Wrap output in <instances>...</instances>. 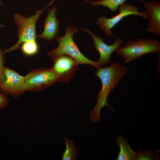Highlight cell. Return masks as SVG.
Masks as SVG:
<instances>
[{
	"label": "cell",
	"mask_w": 160,
	"mask_h": 160,
	"mask_svg": "<svg viewBox=\"0 0 160 160\" xmlns=\"http://www.w3.org/2000/svg\"><path fill=\"white\" fill-rule=\"evenodd\" d=\"M63 139L65 143L66 150L62 155V160H76L78 157L77 149L74 145V142L73 140L64 137Z\"/></svg>",
	"instance_id": "5bb4252c"
},
{
	"label": "cell",
	"mask_w": 160,
	"mask_h": 160,
	"mask_svg": "<svg viewBox=\"0 0 160 160\" xmlns=\"http://www.w3.org/2000/svg\"><path fill=\"white\" fill-rule=\"evenodd\" d=\"M21 50L23 53L28 56L36 54L38 52V46L36 40H32L22 43Z\"/></svg>",
	"instance_id": "9a60e30c"
},
{
	"label": "cell",
	"mask_w": 160,
	"mask_h": 160,
	"mask_svg": "<svg viewBox=\"0 0 160 160\" xmlns=\"http://www.w3.org/2000/svg\"><path fill=\"white\" fill-rule=\"evenodd\" d=\"M87 1L90 4L94 6H102L107 7L113 12H117L119 6L122 4L127 0H101L99 1ZM147 0H140L141 2H144Z\"/></svg>",
	"instance_id": "4fadbf2b"
},
{
	"label": "cell",
	"mask_w": 160,
	"mask_h": 160,
	"mask_svg": "<svg viewBox=\"0 0 160 160\" xmlns=\"http://www.w3.org/2000/svg\"><path fill=\"white\" fill-rule=\"evenodd\" d=\"M57 9V7L55 6L47 9V15L44 21V31L41 34H37V38L51 41L57 36L60 23L55 16Z\"/></svg>",
	"instance_id": "8fae6325"
},
{
	"label": "cell",
	"mask_w": 160,
	"mask_h": 160,
	"mask_svg": "<svg viewBox=\"0 0 160 160\" xmlns=\"http://www.w3.org/2000/svg\"><path fill=\"white\" fill-rule=\"evenodd\" d=\"M65 34L63 36H57L55 38L58 43V47L47 53L52 61L60 55H65L73 59L79 64L90 65L97 69L101 68L102 65L98 61H93L86 57L75 43L73 36L77 32L78 28L73 25H68L65 27Z\"/></svg>",
	"instance_id": "7a4b0ae2"
},
{
	"label": "cell",
	"mask_w": 160,
	"mask_h": 160,
	"mask_svg": "<svg viewBox=\"0 0 160 160\" xmlns=\"http://www.w3.org/2000/svg\"><path fill=\"white\" fill-rule=\"evenodd\" d=\"M25 76L4 66L0 72V92L17 98L24 94Z\"/></svg>",
	"instance_id": "8992f818"
},
{
	"label": "cell",
	"mask_w": 160,
	"mask_h": 160,
	"mask_svg": "<svg viewBox=\"0 0 160 160\" xmlns=\"http://www.w3.org/2000/svg\"><path fill=\"white\" fill-rule=\"evenodd\" d=\"M52 67L59 81L68 83L79 69V63L71 57L65 55H60L53 61Z\"/></svg>",
	"instance_id": "ba28073f"
},
{
	"label": "cell",
	"mask_w": 160,
	"mask_h": 160,
	"mask_svg": "<svg viewBox=\"0 0 160 160\" xmlns=\"http://www.w3.org/2000/svg\"><path fill=\"white\" fill-rule=\"evenodd\" d=\"M9 99L7 95L0 92V110L9 106Z\"/></svg>",
	"instance_id": "e0dca14e"
},
{
	"label": "cell",
	"mask_w": 160,
	"mask_h": 160,
	"mask_svg": "<svg viewBox=\"0 0 160 160\" xmlns=\"http://www.w3.org/2000/svg\"><path fill=\"white\" fill-rule=\"evenodd\" d=\"M59 81L52 68H37L25 76L24 87L26 92H39Z\"/></svg>",
	"instance_id": "5b68a950"
},
{
	"label": "cell",
	"mask_w": 160,
	"mask_h": 160,
	"mask_svg": "<svg viewBox=\"0 0 160 160\" xmlns=\"http://www.w3.org/2000/svg\"><path fill=\"white\" fill-rule=\"evenodd\" d=\"M4 54L3 48L0 47V72L4 66L5 63Z\"/></svg>",
	"instance_id": "ac0fdd59"
},
{
	"label": "cell",
	"mask_w": 160,
	"mask_h": 160,
	"mask_svg": "<svg viewBox=\"0 0 160 160\" xmlns=\"http://www.w3.org/2000/svg\"><path fill=\"white\" fill-rule=\"evenodd\" d=\"M1 1H0V4H1ZM4 27V25L0 23V28H3Z\"/></svg>",
	"instance_id": "d6986e66"
},
{
	"label": "cell",
	"mask_w": 160,
	"mask_h": 160,
	"mask_svg": "<svg viewBox=\"0 0 160 160\" xmlns=\"http://www.w3.org/2000/svg\"><path fill=\"white\" fill-rule=\"evenodd\" d=\"M143 6L147 14L148 32L152 33L160 37V1L158 0L145 2Z\"/></svg>",
	"instance_id": "30bf717a"
},
{
	"label": "cell",
	"mask_w": 160,
	"mask_h": 160,
	"mask_svg": "<svg viewBox=\"0 0 160 160\" xmlns=\"http://www.w3.org/2000/svg\"><path fill=\"white\" fill-rule=\"evenodd\" d=\"M80 30H84L91 35L93 41L94 46L95 49L99 52L100 58L98 61L102 65L111 63V56L112 53L116 51L120 47L122 43V40L119 38H116L113 43L111 45L105 44L103 41V38L96 35L92 32L85 28H81Z\"/></svg>",
	"instance_id": "9c48e42d"
},
{
	"label": "cell",
	"mask_w": 160,
	"mask_h": 160,
	"mask_svg": "<svg viewBox=\"0 0 160 160\" xmlns=\"http://www.w3.org/2000/svg\"><path fill=\"white\" fill-rule=\"evenodd\" d=\"M128 70L125 66H121L119 63L115 62L109 66L97 69L95 75L100 79L102 87L97 93L95 106L90 113V119L92 121L95 123L101 120L100 111L105 106H108L114 112L111 106L108 103L107 99L120 79L127 72Z\"/></svg>",
	"instance_id": "6da1fadb"
},
{
	"label": "cell",
	"mask_w": 160,
	"mask_h": 160,
	"mask_svg": "<svg viewBox=\"0 0 160 160\" xmlns=\"http://www.w3.org/2000/svg\"><path fill=\"white\" fill-rule=\"evenodd\" d=\"M117 11L118 13L113 17L108 18L104 16H100L96 22V25L99 26L108 37H113L114 36L111 30L127 16L133 15L140 16L145 19L147 18L146 11L139 12L138 6L127 2L119 6Z\"/></svg>",
	"instance_id": "52a82bcc"
},
{
	"label": "cell",
	"mask_w": 160,
	"mask_h": 160,
	"mask_svg": "<svg viewBox=\"0 0 160 160\" xmlns=\"http://www.w3.org/2000/svg\"><path fill=\"white\" fill-rule=\"evenodd\" d=\"M115 143L120 148L117 160H135L136 152L131 149L129 144L122 135L117 136Z\"/></svg>",
	"instance_id": "7c38bea8"
},
{
	"label": "cell",
	"mask_w": 160,
	"mask_h": 160,
	"mask_svg": "<svg viewBox=\"0 0 160 160\" xmlns=\"http://www.w3.org/2000/svg\"><path fill=\"white\" fill-rule=\"evenodd\" d=\"M160 43L153 39L140 38L127 41L116 51V54L124 61V64L134 61L149 53L159 54Z\"/></svg>",
	"instance_id": "277c9868"
},
{
	"label": "cell",
	"mask_w": 160,
	"mask_h": 160,
	"mask_svg": "<svg viewBox=\"0 0 160 160\" xmlns=\"http://www.w3.org/2000/svg\"><path fill=\"white\" fill-rule=\"evenodd\" d=\"M56 0H52L42 9L36 10L35 14L28 17L18 13L14 15L13 19L17 26V36L18 39L13 46L4 51L5 54L16 50L20 47V44L25 41L36 40L37 34L36 24L43 11L48 6L52 5Z\"/></svg>",
	"instance_id": "3957f363"
},
{
	"label": "cell",
	"mask_w": 160,
	"mask_h": 160,
	"mask_svg": "<svg viewBox=\"0 0 160 160\" xmlns=\"http://www.w3.org/2000/svg\"><path fill=\"white\" fill-rule=\"evenodd\" d=\"M160 150L144 151L138 149L136 152L135 160H158L160 156Z\"/></svg>",
	"instance_id": "2e32d148"
}]
</instances>
